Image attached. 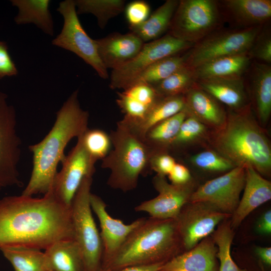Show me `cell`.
Listing matches in <instances>:
<instances>
[{
  "label": "cell",
  "instance_id": "6da1fadb",
  "mask_svg": "<svg viewBox=\"0 0 271 271\" xmlns=\"http://www.w3.org/2000/svg\"><path fill=\"white\" fill-rule=\"evenodd\" d=\"M74 239L71 206L52 190L42 198L9 196L0 199V248L20 245L46 249Z\"/></svg>",
  "mask_w": 271,
  "mask_h": 271
},
{
  "label": "cell",
  "instance_id": "7a4b0ae2",
  "mask_svg": "<svg viewBox=\"0 0 271 271\" xmlns=\"http://www.w3.org/2000/svg\"><path fill=\"white\" fill-rule=\"evenodd\" d=\"M78 90L74 91L56 114L51 129L39 143L29 146L33 154V169L22 195H45L52 189L58 164L64 160L65 149L75 137L88 129L89 113L80 106Z\"/></svg>",
  "mask_w": 271,
  "mask_h": 271
},
{
  "label": "cell",
  "instance_id": "3957f363",
  "mask_svg": "<svg viewBox=\"0 0 271 271\" xmlns=\"http://www.w3.org/2000/svg\"><path fill=\"white\" fill-rule=\"evenodd\" d=\"M213 150L236 167H251L259 174L269 175L271 148L269 141L250 112L230 110L224 124L209 136Z\"/></svg>",
  "mask_w": 271,
  "mask_h": 271
},
{
  "label": "cell",
  "instance_id": "277c9868",
  "mask_svg": "<svg viewBox=\"0 0 271 271\" xmlns=\"http://www.w3.org/2000/svg\"><path fill=\"white\" fill-rule=\"evenodd\" d=\"M183 252L176 220L150 217L130 234L103 269L164 264Z\"/></svg>",
  "mask_w": 271,
  "mask_h": 271
},
{
  "label": "cell",
  "instance_id": "5b68a950",
  "mask_svg": "<svg viewBox=\"0 0 271 271\" xmlns=\"http://www.w3.org/2000/svg\"><path fill=\"white\" fill-rule=\"evenodd\" d=\"M109 136L112 149L102 160L101 167L110 171L107 184L124 192L135 189L141 175L151 171L154 154L143 138L119 121Z\"/></svg>",
  "mask_w": 271,
  "mask_h": 271
},
{
  "label": "cell",
  "instance_id": "8992f818",
  "mask_svg": "<svg viewBox=\"0 0 271 271\" xmlns=\"http://www.w3.org/2000/svg\"><path fill=\"white\" fill-rule=\"evenodd\" d=\"M224 21L218 1L181 0L172 19L168 34L196 44L221 28Z\"/></svg>",
  "mask_w": 271,
  "mask_h": 271
},
{
  "label": "cell",
  "instance_id": "52a82bcc",
  "mask_svg": "<svg viewBox=\"0 0 271 271\" xmlns=\"http://www.w3.org/2000/svg\"><path fill=\"white\" fill-rule=\"evenodd\" d=\"M92 183V176L82 180L71 203V217L74 240L82 251L86 271H99L103 247L90 203Z\"/></svg>",
  "mask_w": 271,
  "mask_h": 271
},
{
  "label": "cell",
  "instance_id": "ba28073f",
  "mask_svg": "<svg viewBox=\"0 0 271 271\" xmlns=\"http://www.w3.org/2000/svg\"><path fill=\"white\" fill-rule=\"evenodd\" d=\"M262 26L214 31L188 50L187 65L194 68L219 58L248 54Z\"/></svg>",
  "mask_w": 271,
  "mask_h": 271
},
{
  "label": "cell",
  "instance_id": "9c48e42d",
  "mask_svg": "<svg viewBox=\"0 0 271 271\" xmlns=\"http://www.w3.org/2000/svg\"><path fill=\"white\" fill-rule=\"evenodd\" d=\"M57 11L63 16L64 24L52 44L74 53L91 66L101 78H108L107 69L99 56L95 40L88 35L81 25L74 1L61 2Z\"/></svg>",
  "mask_w": 271,
  "mask_h": 271
},
{
  "label": "cell",
  "instance_id": "30bf717a",
  "mask_svg": "<svg viewBox=\"0 0 271 271\" xmlns=\"http://www.w3.org/2000/svg\"><path fill=\"white\" fill-rule=\"evenodd\" d=\"M194 45L178 39L168 33L157 40L145 43L133 59L112 70L109 87L112 89L126 88L153 63L168 57L182 54Z\"/></svg>",
  "mask_w": 271,
  "mask_h": 271
},
{
  "label": "cell",
  "instance_id": "8fae6325",
  "mask_svg": "<svg viewBox=\"0 0 271 271\" xmlns=\"http://www.w3.org/2000/svg\"><path fill=\"white\" fill-rule=\"evenodd\" d=\"M16 125L15 108L8 103L7 94L0 92V190L22 185L18 169L22 142Z\"/></svg>",
  "mask_w": 271,
  "mask_h": 271
},
{
  "label": "cell",
  "instance_id": "7c38bea8",
  "mask_svg": "<svg viewBox=\"0 0 271 271\" xmlns=\"http://www.w3.org/2000/svg\"><path fill=\"white\" fill-rule=\"evenodd\" d=\"M231 217L206 202L187 203L175 219L184 252L193 248Z\"/></svg>",
  "mask_w": 271,
  "mask_h": 271
},
{
  "label": "cell",
  "instance_id": "4fadbf2b",
  "mask_svg": "<svg viewBox=\"0 0 271 271\" xmlns=\"http://www.w3.org/2000/svg\"><path fill=\"white\" fill-rule=\"evenodd\" d=\"M245 181V167H236L199 186L194 191L189 202H206L232 215L239 204Z\"/></svg>",
  "mask_w": 271,
  "mask_h": 271
},
{
  "label": "cell",
  "instance_id": "5bb4252c",
  "mask_svg": "<svg viewBox=\"0 0 271 271\" xmlns=\"http://www.w3.org/2000/svg\"><path fill=\"white\" fill-rule=\"evenodd\" d=\"M82 136L77 138L76 145L62 161V168L56 174L52 189L60 201L70 207L83 179L93 176L95 172L97 161L85 149Z\"/></svg>",
  "mask_w": 271,
  "mask_h": 271
},
{
  "label": "cell",
  "instance_id": "9a60e30c",
  "mask_svg": "<svg viewBox=\"0 0 271 271\" xmlns=\"http://www.w3.org/2000/svg\"><path fill=\"white\" fill-rule=\"evenodd\" d=\"M152 183L158 195L143 202L134 210L146 212L151 217L157 219H176L195 190L192 181L185 185H176L169 183L166 176L158 174L153 177Z\"/></svg>",
  "mask_w": 271,
  "mask_h": 271
},
{
  "label": "cell",
  "instance_id": "2e32d148",
  "mask_svg": "<svg viewBox=\"0 0 271 271\" xmlns=\"http://www.w3.org/2000/svg\"><path fill=\"white\" fill-rule=\"evenodd\" d=\"M91 209L96 215L101 228L100 234L103 247L100 269L105 268L130 234L146 219L139 218L129 224L112 218L106 211L107 205L101 198L91 193Z\"/></svg>",
  "mask_w": 271,
  "mask_h": 271
},
{
  "label": "cell",
  "instance_id": "e0dca14e",
  "mask_svg": "<svg viewBox=\"0 0 271 271\" xmlns=\"http://www.w3.org/2000/svg\"><path fill=\"white\" fill-rule=\"evenodd\" d=\"M99 56L107 69H118L133 59L144 43L136 35L113 33L95 39Z\"/></svg>",
  "mask_w": 271,
  "mask_h": 271
},
{
  "label": "cell",
  "instance_id": "ac0fdd59",
  "mask_svg": "<svg viewBox=\"0 0 271 271\" xmlns=\"http://www.w3.org/2000/svg\"><path fill=\"white\" fill-rule=\"evenodd\" d=\"M218 3L224 20H229L235 28L262 26L270 19V0H223Z\"/></svg>",
  "mask_w": 271,
  "mask_h": 271
},
{
  "label": "cell",
  "instance_id": "d6986e66",
  "mask_svg": "<svg viewBox=\"0 0 271 271\" xmlns=\"http://www.w3.org/2000/svg\"><path fill=\"white\" fill-rule=\"evenodd\" d=\"M218 248L211 236L163 264L158 271H219Z\"/></svg>",
  "mask_w": 271,
  "mask_h": 271
},
{
  "label": "cell",
  "instance_id": "ffe728a7",
  "mask_svg": "<svg viewBox=\"0 0 271 271\" xmlns=\"http://www.w3.org/2000/svg\"><path fill=\"white\" fill-rule=\"evenodd\" d=\"M117 93L116 103L124 114L121 120L127 125L142 120L161 97L154 87L143 83L133 84Z\"/></svg>",
  "mask_w": 271,
  "mask_h": 271
},
{
  "label": "cell",
  "instance_id": "44dd1931",
  "mask_svg": "<svg viewBox=\"0 0 271 271\" xmlns=\"http://www.w3.org/2000/svg\"><path fill=\"white\" fill-rule=\"evenodd\" d=\"M245 181L241 199L231 215L230 225L238 227L253 210L271 199V183L251 167H245Z\"/></svg>",
  "mask_w": 271,
  "mask_h": 271
},
{
  "label": "cell",
  "instance_id": "7402d4cb",
  "mask_svg": "<svg viewBox=\"0 0 271 271\" xmlns=\"http://www.w3.org/2000/svg\"><path fill=\"white\" fill-rule=\"evenodd\" d=\"M196 85L231 110L241 111L250 107L244 78L198 80Z\"/></svg>",
  "mask_w": 271,
  "mask_h": 271
},
{
  "label": "cell",
  "instance_id": "603a6c76",
  "mask_svg": "<svg viewBox=\"0 0 271 271\" xmlns=\"http://www.w3.org/2000/svg\"><path fill=\"white\" fill-rule=\"evenodd\" d=\"M185 110L207 127L214 129L225 122L227 112L220 103L196 84L184 94Z\"/></svg>",
  "mask_w": 271,
  "mask_h": 271
},
{
  "label": "cell",
  "instance_id": "cb8c5ba5",
  "mask_svg": "<svg viewBox=\"0 0 271 271\" xmlns=\"http://www.w3.org/2000/svg\"><path fill=\"white\" fill-rule=\"evenodd\" d=\"M257 117L265 124L271 112V67L253 61L247 72Z\"/></svg>",
  "mask_w": 271,
  "mask_h": 271
},
{
  "label": "cell",
  "instance_id": "d4e9b609",
  "mask_svg": "<svg viewBox=\"0 0 271 271\" xmlns=\"http://www.w3.org/2000/svg\"><path fill=\"white\" fill-rule=\"evenodd\" d=\"M252 60L247 54L219 58L194 68L197 80L243 78Z\"/></svg>",
  "mask_w": 271,
  "mask_h": 271
},
{
  "label": "cell",
  "instance_id": "484cf974",
  "mask_svg": "<svg viewBox=\"0 0 271 271\" xmlns=\"http://www.w3.org/2000/svg\"><path fill=\"white\" fill-rule=\"evenodd\" d=\"M44 253L47 271H86L82 251L74 239L57 241Z\"/></svg>",
  "mask_w": 271,
  "mask_h": 271
},
{
  "label": "cell",
  "instance_id": "4316f807",
  "mask_svg": "<svg viewBox=\"0 0 271 271\" xmlns=\"http://www.w3.org/2000/svg\"><path fill=\"white\" fill-rule=\"evenodd\" d=\"M178 0H167L156 9L141 25L129 27L130 32L138 37L144 43L157 40L169 30Z\"/></svg>",
  "mask_w": 271,
  "mask_h": 271
},
{
  "label": "cell",
  "instance_id": "83f0119b",
  "mask_svg": "<svg viewBox=\"0 0 271 271\" xmlns=\"http://www.w3.org/2000/svg\"><path fill=\"white\" fill-rule=\"evenodd\" d=\"M18 9L14 20L18 25L32 23L45 34L54 35V24L49 10V0H11Z\"/></svg>",
  "mask_w": 271,
  "mask_h": 271
},
{
  "label": "cell",
  "instance_id": "f1b7e54d",
  "mask_svg": "<svg viewBox=\"0 0 271 271\" xmlns=\"http://www.w3.org/2000/svg\"><path fill=\"white\" fill-rule=\"evenodd\" d=\"M188 115L184 109L157 123L146 132L143 138L154 155L168 152L182 122Z\"/></svg>",
  "mask_w": 271,
  "mask_h": 271
},
{
  "label": "cell",
  "instance_id": "f546056e",
  "mask_svg": "<svg viewBox=\"0 0 271 271\" xmlns=\"http://www.w3.org/2000/svg\"><path fill=\"white\" fill-rule=\"evenodd\" d=\"M185 108L184 95L161 97L142 120L133 125L125 124L133 132L143 138L152 127Z\"/></svg>",
  "mask_w": 271,
  "mask_h": 271
},
{
  "label": "cell",
  "instance_id": "4dcf8cb0",
  "mask_svg": "<svg viewBox=\"0 0 271 271\" xmlns=\"http://www.w3.org/2000/svg\"><path fill=\"white\" fill-rule=\"evenodd\" d=\"M15 271H47L44 252L28 246L14 245L0 248Z\"/></svg>",
  "mask_w": 271,
  "mask_h": 271
},
{
  "label": "cell",
  "instance_id": "1f68e13d",
  "mask_svg": "<svg viewBox=\"0 0 271 271\" xmlns=\"http://www.w3.org/2000/svg\"><path fill=\"white\" fill-rule=\"evenodd\" d=\"M188 50L182 54L168 57L153 63L141 73L130 85L143 83L153 86L164 80L187 65Z\"/></svg>",
  "mask_w": 271,
  "mask_h": 271
},
{
  "label": "cell",
  "instance_id": "d6a6232c",
  "mask_svg": "<svg viewBox=\"0 0 271 271\" xmlns=\"http://www.w3.org/2000/svg\"><path fill=\"white\" fill-rule=\"evenodd\" d=\"M77 14H91L95 16L98 26L104 29L108 21L122 13L125 7L123 0L74 1Z\"/></svg>",
  "mask_w": 271,
  "mask_h": 271
},
{
  "label": "cell",
  "instance_id": "836d02e7",
  "mask_svg": "<svg viewBox=\"0 0 271 271\" xmlns=\"http://www.w3.org/2000/svg\"><path fill=\"white\" fill-rule=\"evenodd\" d=\"M197 82L194 70L187 65L153 85L160 97L184 95Z\"/></svg>",
  "mask_w": 271,
  "mask_h": 271
},
{
  "label": "cell",
  "instance_id": "e575fe53",
  "mask_svg": "<svg viewBox=\"0 0 271 271\" xmlns=\"http://www.w3.org/2000/svg\"><path fill=\"white\" fill-rule=\"evenodd\" d=\"M211 236L218 248L217 257L220 261L219 271H247L239 267L231 257L230 247L234 233L230 225V220L227 219L221 222Z\"/></svg>",
  "mask_w": 271,
  "mask_h": 271
},
{
  "label": "cell",
  "instance_id": "d590c367",
  "mask_svg": "<svg viewBox=\"0 0 271 271\" xmlns=\"http://www.w3.org/2000/svg\"><path fill=\"white\" fill-rule=\"evenodd\" d=\"M207 126L195 117L188 115L171 144L170 149H180L206 135Z\"/></svg>",
  "mask_w": 271,
  "mask_h": 271
},
{
  "label": "cell",
  "instance_id": "8d00e7d4",
  "mask_svg": "<svg viewBox=\"0 0 271 271\" xmlns=\"http://www.w3.org/2000/svg\"><path fill=\"white\" fill-rule=\"evenodd\" d=\"M84 146L96 161L103 159L112 149L109 134L100 129H88L82 136Z\"/></svg>",
  "mask_w": 271,
  "mask_h": 271
},
{
  "label": "cell",
  "instance_id": "74e56055",
  "mask_svg": "<svg viewBox=\"0 0 271 271\" xmlns=\"http://www.w3.org/2000/svg\"><path fill=\"white\" fill-rule=\"evenodd\" d=\"M192 163L203 170L211 172L229 171L236 166L213 150H205L194 155Z\"/></svg>",
  "mask_w": 271,
  "mask_h": 271
},
{
  "label": "cell",
  "instance_id": "f35d334b",
  "mask_svg": "<svg viewBox=\"0 0 271 271\" xmlns=\"http://www.w3.org/2000/svg\"><path fill=\"white\" fill-rule=\"evenodd\" d=\"M265 25L262 26L247 55L252 60L270 65L271 33L268 27L265 28Z\"/></svg>",
  "mask_w": 271,
  "mask_h": 271
},
{
  "label": "cell",
  "instance_id": "ab89813d",
  "mask_svg": "<svg viewBox=\"0 0 271 271\" xmlns=\"http://www.w3.org/2000/svg\"><path fill=\"white\" fill-rule=\"evenodd\" d=\"M125 17L129 27L139 26L147 20L150 15L151 8L144 1H134L124 8Z\"/></svg>",
  "mask_w": 271,
  "mask_h": 271
},
{
  "label": "cell",
  "instance_id": "60d3db41",
  "mask_svg": "<svg viewBox=\"0 0 271 271\" xmlns=\"http://www.w3.org/2000/svg\"><path fill=\"white\" fill-rule=\"evenodd\" d=\"M176 163L175 159L168 152L154 154L150 161L151 171L157 174L166 176L168 175Z\"/></svg>",
  "mask_w": 271,
  "mask_h": 271
},
{
  "label": "cell",
  "instance_id": "b9f144b4",
  "mask_svg": "<svg viewBox=\"0 0 271 271\" xmlns=\"http://www.w3.org/2000/svg\"><path fill=\"white\" fill-rule=\"evenodd\" d=\"M17 74V68L9 53L7 43L0 41V79Z\"/></svg>",
  "mask_w": 271,
  "mask_h": 271
},
{
  "label": "cell",
  "instance_id": "7bdbcfd3",
  "mask_svg": "<svg viewBox=\"0 0 271 271\" xmlns=\"http://www.w3.org/2000/svg\"><path fill=\"white\" fill-rule=\"evenodd\" d=\"M168 176L171 183L176 185H185L192 181L188 168L177 162Z\"/></svg>",
  "mask_w": 271,
  "mask_h": 271
},
{
  "label": "cell",
  "instance_id": "ee69618b",
  "mask_svg": "<svg viewBox=\"0 0 271 271\" xmlns=\"http://www.w3.org/2000/svg\"><path fill=\"white\" fill-rule=\"evenodd\" d=\"M256 231L263 234H269L271 232V211H266L257 222Z\"/></svg>",
  "mask_w": 271,
  "mask_h": 271
},
{
  "label": "cell",
  "instance_id": "f6af8a7d",
  "mask_svg": "<svg viewBox=\"0 0 271 271\" xmlns=\"http://www.w3.org/2000/svg\"><path fill=\"white\" fill-rule=\"evenodd\" d=\"M256 253L259 258V261L264 265H271V248L269 247H256Z\"/></svg>",
  "mask_w": 271,
  "mask_h": 271
},
{
  "label": "cell",
  "instance_id": "bcb514c9",
  "mask_svg": "<svg viewBox=\"0 0 271 271\" xmlns=\"http://www.w3.org/2000/svg\"><path fill=\"white\" fill-rule=\"evenodd\" d=\"M163 264L158 263L149 265L132 266L115 270L100 269L99 271H158Z\"/></svg>",
  "mask_w": 271,
  "mask_h": 271
},
{
  "label": "cell",
  "instance_id": "7dc6e473",
  "mask_svg": "<svg viewBox=\"0 0 271 271\" xmlns=\"http://www.w3.org/2000/svg\"><path fill=\"white\" fill-rule=\"evenodd\" d=\"M260 270H261V271H265V268H264V266H261L260 267Z\"/></svg>",
  "mask_w": 271,
  "mask_h": 271
}]
</instances>
